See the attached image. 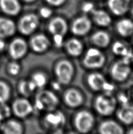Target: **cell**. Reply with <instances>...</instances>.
I'll list each match as a JSON object with an SVG mask.
<instances>
[{
	"instance_id": "obj_32",
	"label": "cell",
	"mask_w": 133,
	"mask_h": 134,
	"mask_svg": "<svg viewBox=\"0 0 133 134\" xmlns=\"http://www.w3.org/2000/svg\"><path fill=\"white\" fill-rule=\"evenodd\" d=\"M52 11L47 7H43L40 9V14L42 18H47L52 15Z\"/></svg>"
},
{
	"instance_id": "obj_25",
	"label": "cell",
	"mask_w": 133,
	"mask_h": 134,
	"mask_svg": "<svg viewBox=\"0 0 133 134\" xmlns=\"http://www.w3.org/2000/svg\"><path fill=\"white\" fill-rule=\"evenodd\" d=\"M116 30L123 37H129L133 34V21L124 18L120 20L116 25Z\"/></svg>"
},
{
	"instance_id": "obj_30",
	"label": "cell",
	"mask_w": 133,
	"mask_h": 134,
	"mask_svg": "<svg viewBox=\"0 0 133 134\" xmlns=\"http://www.w3.org/2000/svg\"><path fill=\"white\" fill-rule=\"evenodd\" d=\"M13 115L11 106L8 102L0 103V119L3 122L11 118Z\"/></svg>"
},
{
	"instance_id": "obj_6",
	"label": "cell",
	"mask_w": 133,
	"mask_h": 134,
	"mask_svg": "<svg viewBox=\"0 0 133 134\" xmlns=\"http://www.w3.org/2000/svg\"><path fill=\"white\" fill-rule=\"evenodd\" d=\"M106 61L105 55L99 49L92 48L85 54L83 64L87 68L96 69L103 67Z\"/></svg>"
},
{
	"instance_id": "obj_21",
	"label": "cell",
	"mask_w": 133,
	"mask_h": 134,
	"mask_svg": "<svg viewBox=\"0 0 133 134\" xmlns=\"http://www.w3.org/2000/svg\"><path fill=\"white\" fill-rule=\"evenodd\" d=\"M65 49L69 55L73 57L80 56L83 51L84 46L82 42L76 38H71L65 43Z\"/></svg>"
},
{
	"instance_id": "obj_17",
	"label": "cell",
	"mask_w": 133,
	"mask_h": 134,
	"mask_svg": "<svg viewBox=\"0 0 133 134\" xmlns=\"http://www.w3.org/2000/svg\"><path fill=\"white\" fill-rule=\"evenodd\" d=\"M0 131L4 134H21L23 126L20 121L11 118L2 122Z\"/></svg>"
},
{
	"instance_id": "obj_33",
	"label": "cell",
	"mask_w": 133,
	"mask_h": 134,
	"mask_svg": "<svg viewBox=\"0 0 133 134\" xmlns=\"http://www.w3.org/2000/svg\"><path fill=\"white\" fill-rule=\"evenodd\" d=\"M47 4L53 7H59L65 3L66 0H45Z\"/></svg>"
},
{
	"instance_id": "obj_10",
	"label": "cell",
	"mask_w": 133,
	"mask_h": 134,
	"mask_svg": "<svg viewBox=\"0 0 133 134\" xmlns=\"http://www.w3.org/2000/svg\"><path fill=\"white\" fill-rule=\"evenodd\" d=\"M131 67L126 59L118 61L113 64L111 68L110 75L114 80L123 82L127 80L131 74Z\"/></svg>"
},
{
	"instance_id": "obj_40",
	"label": "cell",
	"mask_w": 133,
	"mask_h": 134,
	"mask_svg": "<svg viewBox=\"0 0 133 134\" xmlns=\"http://www.w3.org/2000/svg\"><path fill=\"white\" fill-rule=\"evenodd\" d=\"M132 60H133V55H132Z\"/></svg>"
},
{
	"instance_id": "obj_2",
	"label": "cell",
	"mask_w": 133,
	"mask_h": 134,
	"mask_svg": "<svg viewBox=\"0 0 133 134\" xmlns=\"http://www.w3.org/2000/svg\"><path fill=\"white\" fill-rule=\"evenodd\" d=\"M74 74V66L72 63L67 59H62L59 61L55 67V74L57 81L61 85L69 84Z\"/></svg>"
},
{
	"instance_id": "obj_7",
	"label": "cell",
	"mask_w": 133,
	"mask_h": 134,
	"mask_svg": "<svg viewBox=\"0 0 133 134\" xmlns=\"http://www.w3.org/2000/svg\"><path fill=\"white\" fill-rule=\"evenodd\" d=\"M94 123V116L86 110H83L77 112L74 119L76 130L82 133L89 132L93 127Z\"/></svg>"
},
{
	"instance_id": "obj_20",
	"label": "cell",
	"mask_w": 133,
	"mask_h": 134,
	"mask_svg": "<svg viewBox=\"0 0 133 134\" xmlns=\"http://www.w3.org/2000/svg\"><path fill=\"white\" fill-rule=\"evenodd\" d=\"M99 132L101 134H123L124 129L119 124L113 120H107L100 124Z\"/></svg>"
},
{
	"instance_id": "obj_39",
	"label": "cell",
	"mask_w": 133,
	"mask_h": 134,
	"mask_svg": "<svg viewBox=\"0 0 133 134\" xmlns=\"http://www.w3.org/2000/svg\"><path fill=\"white\" fill-rule=\"evenodd\" d=\"M2 123V121L1 120V119H0V128H1V126Z\"/></svg>"
},
{
	"instance_id": "obj_9",
	"label": "cell",
	"mask_w": 133,
	"mask_h": 134,
	"mask_svg": "<svg viewBox=\"0 0 133 134\" xmlns=\"http://www.w3.org/2000/svg\"><path fill=\"white\" fill-rule=\"evenodd\" d=\"M12 112L16 118L23 119L28 117L33 112V106L25 97L16 99L11 106Z\"/></svg>"
},
{
	"instance_id": "obj_35",
	"label": "cell",
	"mask_w": 133,
	"mask_h": 134,
	"mask_svg": "<svg viewBox=\"0 0 133 134\" xmlns=\"http://www.w3.org/2000/svg\"><path fill=\"white\" fill-rule=\"evenodd\" d=\"M93 5L90 2H86L83 5V10L84 12L92 11L93 9Z\"/></svg>"
},
{
	"instance_id": "obj_38",
	"label": "cell",
	"mask_w": 133,
	"mask_h": 134,
	"mask_svg": "<svg viewBox=\"0 0 133 134\" xmlns=\"http://www.w3.org/2000/svg\"><path fill=\"white\" fill-rule=\"evenodd\" d=\"M130 11H131V14H132V16H133V5L131 7V9H130Z\"/></svg>"
},
{
	"instance_id": "obj_12",
	"label": "cell",
	"mask_w": 133,
	"mask_h": 134,
	"mask_svg": "<svg viewBox=\"0 0 133 134\" xmlns=\"http://www.w3.org/2000/svg\"><path fill=\"white\" fill-rule=\"evenodd\" d=\"M49 32L53 37H65L68 31V25L65 19L57 16L53 18L48 24Z\"/></svg>"
},
{
	"instance_id": "obj_8",
	"label": "cell",
	"mask_w": 133,
	"mask_h": 134,
	"mask_svg": "<svg viewBox=\"0 0 133 134\" xmlns=\"http://www.w3.org/2000/svg\"><path fill=\"white\" fill-rule=\"evenodd\" d=\"M66 118L62 112L58 110L50 111L44 119V125L45 128L50 130H61L65 125Z\"/></svg>"
},
{
	"instance_id": "obj_28",
	"label": "cell",
	"mask_w": 133,
	"mask_h": 134,
	"mask_svg": "<svg viewBox=\"0 0 133 134\" xmlns=\"http://www.w3.org/2000/svg\"><path fill=\"white\" fill-rule=\"evenodd\" d=\"M6 71L8 75L15 77L18 76L21 71V66L18 61L13 60L7 64L6 66Z\"/></svg>"
},
{
	"instance_id": "obj_29",
	"label": "cell",
	"mask_w": 133,
	"mask_h": 134,
	"mask_svg": "<svg viewBox=\"0 0 133 134\" xmlns=\"http://www.w3.org/2000/svg\"><path fill=\"white\" fill-rule=\"evenodd\" d=\"M31 80L37 88H42L47 83V77L45 74L42 72H37L32 74Z\"/></svg>"
},
{
	"instance_id": "obj_4",
	"label": "cell",
	"mask_w": 133,
	"mask_h": 134,
	"mask_svg": "<svg viewBox=\"0 0 133 134\" xmlns=\"http://www.w3.org/2000/svg\"><path fill=\"white\" fill-rule=\"evenodd\" d=\"M40 21L38 16L34 13L25 14L19 20L16 24L17 31L23 35H30L37 30Z\"/></svg>"
},
{
	"instance_id": "obj_37",
	"label": "cell",
	"mask_w": 133,
	"mask_h": 134,
	"mask_svg": "<svg viewBox=\"0 0 133 134\" xmlns=\"http://www.w3.org/2000/svg\"><path fill=\"white\" fill-rule=\"evenodd\" d=\"M129 133L130 134H133V128L131 129L129 131Z\"/></svg>"
},
{
	"instance_id": "obj_19",
	"label": "cell",
	"mask_w": 133,
	"mask_h": 134,
	"mask_svg": "<svg viewBox=\"0 0 133 134\" xmlns=\"http://www.w3.org/2000/svg\"><path fill=\"white\" fill-rule=\"evenodd\" d=\"M89 87L94 91H100L106 89L107 82L104 76L99 72H93L89 74L87 78Z\"/></svg>"
},
{
	"instance_id": "obj_11",
	"label": "cell",
	"mask_w": 133,
	"mask_h": 134,
	"mask_svg": "<svg viewBox=\"0 0 133 134\" xmlns=\"http://www.w3.org/2000/svg\"><path fill=\"white\" fill-rule=\"evenodd\" d=\"M92 28V23L86 15L78 17L73 21L71 27V31L77 36H84L87 34Z\"/></svg>"
},
{
	"instance_id": "obj_14",
	"label": "cell",
	"mask_w": 133,
	"mask_h": 134,
	"mask_svg": "<svg viewBox=\"0 0 133 134\" xmlns=\"http://www.w3.org/2000/svg\"><path fill=\"white\" fill-rule=\"evenodd\" d=\"M29 45L33 51L37 53H43L49 48L51 42L46 35L42 34H39L31 38Z\"/></svg>"
},
{
	"instance_id": "obj_18",
	"label": "cell",
	"mask_w": 133,
	"mask_h": 134,
	"mask_svg": "<svg viewBox=\"0 0 133 134\" xmlns=\"http://www.w3.org/2000/svg\"><path fill=\"white\" fill-rule=\"evenodd\" d=\"M108 7L113 14L122 16L126 14L130 8V0H108Z\"/></svg>"
},
{
	"instance_id": "obj_5",
	"label": "cell",
	"mask_w": 133,
	"mask_h": 134,
	"mask_svg": "<svg viewBox=\"0 0 133 134\" xmlns=\"http://www.w3.org/2000/svg\"><path fill=\"white\" fill-rule=\"evenodd\" d=\"M7 50L11 59L19 61L27 55L28 51V45L23 38H15L7 45Z\"/></svg>"
},
{
	"instance_id": "obj_24",
	"label": "cell",
	"mask_w": 133,
	"mask_h": 134,
	"mask_svg": "<svg viewBox=\"0 0 133 134\" xmlns=\"http://www.w3.org/2000/svg\"><path fill=\"white\" fill-rule=\"evenodd\" d=\"M91 41L95 46L104 48L110 45L111 37L107 32L104 31H99L92 35Z\"/></svg>"
},
{
	"instance_id": "obj_31",
	"label": "cell",
	"mask_w": 133,
	"mask_h": 134,
	"mask_svg": "<svg viewBox=\"0 0 133 134\" xmlns=\"http://www.w3.org/2000/svg\"><path fill=\"white\" fill-rule=\"evenodd\" d=\"M113 51L116 55L125 56L128 54V49L125 45L120 42H117L114 44Z\"/></svg>"
},
{
	"instance_id": "obj_36",
	"label": "cell",
	"mask_w": 133,
	"mask_h": 134,
	"mask_svg": "<svg viewBox=\"0 0 133 134\" xmlns=\"http://www.w3.org/2000/svg\"><path fill=\"white\" fill-rule=\"evenodd\" d=\"M23 1L25 2H27V3H31V2H35L37 0H23Z\"/></svg>"
},
{
	"instance_id": "obj_13",
	"label": "cell",
	"mask_w": 133,
	"mask_h": 134,
	"mask_svg": "<svg viewBox=\"0 0 133 134\" xmlns=\"http://www.w3.org/2000/svg\"><path fill=\"white\" fill-rule=\"evenodd\" d=\"M16 31V24L10 17H0V38L7 40L15 35Z\"/></svg>"
},
{
	"instance_id": "obj_34",
	"label": "cell",
	"mask_w": 133,
	"mask_h": 134,
	"mask_svg": "<svg viewBox=\"0 0 133 134\" xmlns=\"http://www.w3.org/2000/svg\"><path fill=\"white\" fill-rule=\"evenodd\" d=\"M7 48L6 40L0 38V54L5 51Z\"/></svg>"
},
{
	"instance_id": "obj_22",
	"label": "cell",
	"mask_w": 133,
	"mask_h": 134,
	"mask_svg": "<svg viewBox=\"0 0 133 134\" xmlns=\"http://www.w3.org/2000/svg\"><path fill=\"white\" fill-rule=\"evenodd\" d=\"M118 119L123 124L130 125L133 123V105L125 104L117 112Z\"/></svg>"
},
{
	"instance_id": "obj_26",
	"label": "cell",
	"mask_w": 133,
	"mask_h": 134,
	"mask_svg": "<svg viewBox=\"0 0 133 134\" xmlns=\"http://www.w3.org/2000/svg\"><path fill=\"white\" fill-rule=\"evenodd\" d=\"M37 89L36 86L31 80H22L18 85V91L23 97H28Z\"/></svg>"
},
{
	"instance_id": "obj_16",
	"label": "cell",
	"mask_w": 133,
	"mask_h": 134,
	"mask_svg": "<svg viewBox=\"0 0 133 134\" xmlns=\"http://www.w3.org/2000/svg\"><path fill=\"white\" fill-rule=\"evenodd\" d=\"M0 9L6 16L11 17L18 15L22 7L18 0H0Z\"/></svg>"
},
{
	"instance_id": "obj_27",
	"label": "cell",
	"mask_w": 133,
	"mask_h": 134,
	"mask_svg": "<svg viewBox=\"0 0 133 134\" xmlns=\"http://www.w3.org/2000/svg\"><path fill=\"white\" fill-rule=\"evenodd\" d=\"M11 88L6 81L0 80V103L8 102L11 97Z\"/></svg>"
},
{
	"instance_id": "obj_15",
	"label": "cell",
	"mask_w": 133,
	"mask_h": 134,
	"mask_svg": "<svg viewBox=\"0 0 133 134\" xmlns=\"http://www.w3.org/2000/svg\"><path fill=\"white\" fill-rule=\"evenodd\" d=\"M63 99L68 107L72 108L79 107L84 101L83 96L79 91L73 88L68 90L63 95Z\"/></svg>"
},
{
	"instance_id": "obj_1",
	"label": "cell",
	"mask_w": 133,
	"mask_h": 134,
	"mask_svg": "<svg viewBox=\"0 0 133 134\" xmlns=\"http://www.w3.org/2000/svg\"><path fill=\"white\" fill-rule=\"evenodd\" d=\"M35 103L38 109L50 112L56 109L59 100L54 92L49 90H42L36 95Z\"/></svg>"
},
{
	"instance_id": "obj_23",
	"label": "cell",
	"mask_w": 133,
	"mask_h": 134,
	"mask_svg": "<svg viewBox=\"0 0 133 134\" xmlns=\"http://www.w3.org/2000/svg\"><path fill=\"white\" fill-rule=\"evenodd\" d=\"M91 12L94 22L100 27H108L112 22L110 16L105 11L102 9H93Z\"/></svg>"
},
{
	"instance_id": "obj_3",
	"label": "cell",
	"mask_w": 133,
	"mask_h": 134,
	"mask_svg": "<svg viewBox=\"0 0 133 134\" xmlns=\"http://www.w3.org/2000/svg\"><path fill=\"white\" fill-rule=\"evenodd\" d=\"M117 101L112 95H100L94 102V108L98 114L101 116H109L113 114L116 108Z\"/></svg>"
}]
</instances>
